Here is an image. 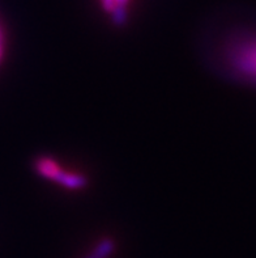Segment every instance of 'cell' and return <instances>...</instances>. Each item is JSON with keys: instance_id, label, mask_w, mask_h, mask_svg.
<instances>
[{"instance_id": "3", "label": "cell", "mask_w": 256, "mask_h": 258, "mask_svg": "<svg viewBox=\"0 0 256 258\" xmlns=\"http://www.w3.org/2000/svg\"><path fill=\"white\" fill-rule=\"evenodd\" d=\"M114 250V241L110 239H105L94 248L93 252L85 258H109Z\"/></svg>"}, {"instance_id": "2", "label": "cell", "mask_w": 256, "mask_h": 258, "mask_svg": "<svg viewBox=\"0 0 256 258\" xmlns=\"http://www.w3.org/2000/svg\"><path fill=\"white\" fill-rule=\"evenodd\" d=\"M234 63L242 72L256 78V42L239 47L234 55Z\"/></svg>"}, {"instance_id": "5", "label": "cell", "mask_w": 256, "mask_h": 258, "mask_svg": "<svg viewBox=\"0 0 256 258\" xmlns=\"http://www.w3.org/2000/svg\"><path fill=\"white\" fill-rule=\"evenodd\" d=\"M101 3L104 6V10L107 12H113L115 8V0H101Z\"/></svg>"}, {"instance_id": "6", "label": "cell", "mask_w": 256, "mask_h": 258, "mask_svg": "<svg viewBox=\"0 0 256 258\" xmlns=\"http://www.w3.org/2000/svg\"><path fill=\"white\" fill-rule=\"evenodd\" d=\"M0 42H2V33H0ZM0 54H2V47H0Z\"/></svg>"}, {"instance_id": "1", "label": "cell", "mask_w": 256, "mask_h": 258, "mask_svg": "<svg viewBox=\"0 0 256 258\" xmlns=\"http://www.w3.org/2000/svg\"><path fill=\"white\" fill-rule=\"evenodd\" d=\"M36 167L41 176L55 181L68 189H80V187L85 186V183H87L84 177L77 173L63 170L56 161L47 159V157H43L37 161Z\"/></svg>"}, {"instance_id": "4", "label": "cell", "mask_w": 256, "mask_h": 258, "mask_svg": "<svg viewBox=\"0 0 256 258\" xmlns=\"http://www.w3.org/2000/svg\"><path fill=\"white\" fill-rule=\"evenodd\" d=\"M127 4L128 0H115V8L111 12L115 25H123L127 20Z\"/></svg>"}]
</instances>
